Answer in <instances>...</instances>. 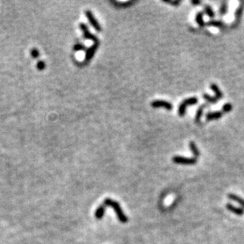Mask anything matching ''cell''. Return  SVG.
Returning a JSON list of instances; mask_svg holds the SVG:
<instances>
[{
    "label": "cell",
    "mask_w": 244,
    "mask_h": 244,
    "mask_svg": "<svg viewBox=\"0 0 244 244\" xmlns=\"http://www.w3.org/2000/svg\"><path fill=\"white\" fill-rule=\"evenodd\" d=\"M104 204L106 206H110L114 209V211L116 213V216L118 217L119 221H120L121 223L126 224V223L128 222V217L123 213L120 205L116 201H115V200H112V199L111 198H106L105 200V201H104Z\"/></svg>",
    "instance_id": "obj_1"
},
{
    "label": "cell",
    "mask_w": 244,
    "mask_h": 244,
    "mask_svg": "<svg viewBox=\"0 0 244 244\" xmlns=\"http://www.w3.org/2000/svg\"><path fill=\"white\" fill-rule=\"evenodd\" d=\"M205 107H207V105H202L199 107V108L198 109L196 115H195V119H194L195 122H197V123H199L200 121H201V118L203 115V111H204Z\"/></svg>",
    "instance_id": "obj_14"
},
{
    "label": "cell",
    "mask_w": 244,
    "mask_h": 244,
    "mask_svg": "<svg viewBox=\"0 0 244 244\" xmlns=\"http://www.w3.org/2000/svg\"><path fill=\"white\" fill-rule=\"evenodd\" d=\"M98 46H99V43H94V44H93L92 47H90L89 49L87 50L86 54H85V63L89 62V60L92 59V57H93V55H94L95 51H96L97 48L98 47Z\"/></svg>",
    "instance_id": "obj_7"
},
{
    "label": "cell",
    "mask_w": 244,
    "mask_h": 244,
    "mask_svg": "<svg viewBox=\"0 0 244 244\" xmlns=\"http://www.w3.org/2000/svg\"><path fill=\"white\" fill-rule=\"evenodd\" d=\"M223 116V112H209L205 115V119L207 121L213 120V119H219Z\"/></svg>",
    "instance_id": "obj_8"
},
{
    "label": "cell",
    "mask_w": 244,
    "mask_h": 244,
    "mask_svg": "<svg viewBox=\"0 0 244 244\" xmlns=\"http://www.w3.org/2000/svg\"><path fill=\"white\" fill-rule=\"evenodd\" d=\"M232 110V105H231L230 103H227V104H225L222 108V112L225 113L229 112H231Z\"/></svg>",
    "instance_id": "obj_21"
},
{
    "label": "cell",
    "mask_w": 244,
    "mask_h": 244,
    "mask_svg": "<svg viewBox=\"0 0 244 244\" xmlns=\"http://www.w3.org/2000/svg\"><path fill=\"white\" fill-rule=\"evenodd\" d=\"M105 209H106V205L104 204V205H101L98 207L95 212V217L97 220H101V219L103 218L104 215H105Z\"/></svg>",
    "instance_id": "obj_10"
},
{
    "label": "cell",
    "mask_w": 244,
    "mask_h": 244,
    "mask_svg": "<svg viewBox=\"0 0 244 244\" xmlns=\"http://www.w3.org/2000/svg\"><path fill=\"white\" fill-rule=\"evenodd\" d=\"M205 12L207 15L209 16L210 18H213L215 17V13L212 10V8L209 5H205Z\"/></svg>",
    "instance_id": "obj_19"
},
{
    "label": "cell",
    "mask_w": 244,
    "mask_h": 244,
    "mask_svg": "<svg viewBox=\"0 0 244 244\" xmlns=\"http://www.w3.org/2000/svg\"><path fill=\"white\" fill-rule=\"evenodd\" d=\"M151 106L154 108H163L167 111H171L173 108V106L171 103L166 101H162V100H156L151 103Z\"/></svg>",
    "instance_id": "obj_4"
},
{
    "label": "cell",
    "mask_w": 244,
    "mask_h": 244,
    "mask_svg": "<svg viewBox=\"0 0 244 244\" xmlns=\"http://www.w3.org/2000/svg\"><path fill=\"white\" fill-rule=\"evenodd\" d=\"M172 161L175 163L179 164H184V165H193L197 163V158H187L181 156H175L172 158Z\"/></svg>",
    "instance_id": "obj_3"
},
{
    "label": "cell",
    "mask_w": 244,
    "mask_h": 244,
    "mask_svg": "<svg viewBox=\"0 0 244 244\" xmlns=\"http://www.w3.org/2000/svg\"><path fill=\"white\" fill-rule=\"evenodd\" d=\"M206 25L208 26H212V27L219 28V29H225V24L223 23L222 22H220V21H216V20H211V21H209V22H207Z\"/></svg>",
    "instance_id": "obj_11"
},
{
    "label": "cell",
    "mask_w": 244,
    "mask_h": 244,
    "mask_svg": "<svg viewBox=\"0 0 244 244\" xmlns=\"http://www.w3.org/2000/svg\"><path fill=\"white\" fill-rule=\"evenodd\" d=\"M189 146H190V148H191V151H192L193 154L194 155L195 158H197L198 156H199V155H200V152H199L197 146L195 145L194 142H191L189 144Z\"/></svg>",
    "instance_id": "obj_17"
},
{
    "label": "cell",
    "mask_w": 244,
    "mask_h": 244,
    "mask_svg": "<svg viewBox=\"0 0 244 244\" xmlns=\"http://www.w3.org/2000/svg\"><path fill=\"white\" fill-rule=\"evenodd\" d=\"M79 27H80V29H81L84 32V38H85V39L92 40L94 42V43H100L97 36L94 35H93V34L89 33V29H88V27H87V26L85 25V23L80 24V25H79Z\"/></svg>",
    "instance_id": "obj_5"
},
{
    "label": "cell",
    "mask_w": 244,
    "mask_h": 244,
    "mask_svg": "<svg viewBox=\"0 0 244 244\" xmlns=\"http://www.w3.org/2000/svg\"><path fill=\"white\" fill-rule=\"evenodd\" d=\"M210 88L215 93V94H216V96L215 97H217L218 100H220V99H222L223 98V93L221 92V90L220 89H219V87L217 86L216 84H214V83H213V84H211L210 85Z\"/></svg>",
    "instance_id": "obj_15"
},
{
    "label": "cell",
    "mask_w": 244,
    "mask_h": 244,
    "mask_svg": "<svg viewBox=\"0 0 244 244\" xmlns=\"http://www.w3.org/2000/svg\"><path fill=\"white\" fill-rule=\"evenodd\" d=\"M31 55H32V56L34 58V59H37V58L39 57L40 53L37 49H36V48H33L31 51Z\"/></svg>",
    "instance_id": "obj_23"
},
{
    "label": "cell",
    "mask_w": 244,
    "mask_h": 244,
    "mask_svg": "<svg viewBox=\"0 0 244 244\" xmlns=\"http://www.w3.org/2000/svg\"><path fill=\"white\" fill-rule=\"evenodd\" d=\"M36 67H37L40 70H43L45 68V63H44L43 61H39L37 63Z\"/></svg>",
    "instance_id": "obj_24"
},
{
    "label": "cell",
    "mask_w": 244,
    "mask_h": 244,
    "mask_svg": "<svg viewBox=\"0 0 244 244\" xmlns=\"http://www.w3.org/2000/svg\"><path fill=\"white\" fill-rule=\"evenodd\" d=\"M203 98L205 99L207 102L210 103V104H216V103L218 101V99H217V97H211V96L206 94V93H204V94H203Z\"/></svg>",
    "instance_id": "obj_18"
},
{
    "label": "cell",
    "mask_w": 244,
    "mask_h": 244,
    "mask_svg": "<svg viewBox=\"0 0 244 244\" xmlns=\"http://www.w3.org/2000/svg\"><path fill=\"white\" fill-rule=\"evenodd\" d=\"M242 10H243L242 6H239V7L237 9L236 12H235V22L234 25H232V28L236 27L239 25V22H240L241 16H242Z\"/></svg>",
    "instance_id": "obj_13"
},
{
    "label": "cell",
    "mask_w": 244,
    "mask_h": 244,
    "mask_svg": "<svg viewBox=\"0 0 244 244\" xmlns=\"http://www.w3.org/2000/svg\"><path fill=\"white\" fill-rule=\"evenodd\" d=\"M164 2H167V3H169V4H171V5H174V6H178V5H179L180 4V1H171V0H170V1H167V0H164L163 1Z\"/></svg>",
    "instance_id": "obj_25"
},
{
    "label": "cell",
    "mask_w": 244,
    "mask_h": 244,
    "mask_svg": "<svg viewBox=\"0 0 244 244\" xmlns=\"http://www.w3.org/2000/svg\"><path fill=\"white\" fill-rule=\"evenodd\" d=\"M228 12V3L226 2H223L221 4V6L220 8V15L224 16L227 14Z\"/></svg>",
    "instance_id": "obj_20"
},
{
    "label": "cell",
    "mask_w": 244,
    "mask_h": 244,
    "mask_svg": "<svg viewBox=\"0 0 244 244\" xmlns=\"http://www.w3.org/2000/svg\"><path fill=\"white\" fill-rule=\"evenodd\" d=\"M203 12H198L196 15V18H195V20H196V22L198 23V25L199 26V27L203 28L205 26V23L204 22V20H203Z\"/></svg>",
    "instance_id": "obj_16"
},
{
    "label": "cell",
    "mask_w": 244,
    "mask_h": 244,
    "mask_svg": "<svg viewBox=\"0 0 244 244\" xmlns=\"http://www.w3.org/2000/svg\"><path fill=\"white\" fill-rule=\"evenodd\" d=\"M191 3L193 4V5H198V4L201 3V1H196V0H193V1H191Z\"/></svg>",
    "instance_id": "obj_26"
},
{
    "label": "cell",
    "mask_w": 244,
    "mask_h": 244,
    "mask_svg": "<svg viewBox=\"0 0 244 244\" xmlns=\"http://www.w3.org/2000/svg\"><path fill=\"white\" fill-rule=\"evenodd\" d=\"M85 47L83 44H81V43H77L75 44L74 47V50L76 51H82V50H85Z\"/></svg>",
    "instance_id": "obj_22"
},
{
    "label": "cell",
    "mask_w": 244,
    "mask_h": 244,
    "mask_svg": "<svg viewBox=\"0 0 244 244\" xmlns=\"http://www.w3.org/2000/svg\"><path fill=\"white\" fill-rule=\"evenodd\" d=\"M226 208L228 210H229L232 213H235V214L239 215V216H242V214L244 213V210L243 209H241V208H237V207L234 206L232 204H227L226 205Z\"/></svg>",
    "instance_id": "obj_9"
},
{
    "label": "cell",
    "mask_w": 244,
    "mask_h": 244,
    "mask_svg": "<svg viewBox=\"0 0 244 244\" xmlns=\"http://www.w3.org/2000/svg\"><path fill=\"white\" fill-rule=\"evenodd\" d=\"M85 15H86V17L88 18V19H89V22H90V24L93 26V27L98 32L101 31V26L99 25V23L97 22L96 18H94V16L93 15L92 12H91L90 10H86V11H85Z\"/></svg>",
    "instance_id": "obj_6"
},
{
    "label": "cell",
    "mask_w": 244,
    "mask_h": 244,
    "mask_svg": "<svg viewBox=\"0 0 244 244\" xmlns=\"http://www.w3.org/2000/svg\"><path fill=\"white\" fill-rule=\"evenodd\" d=\"M228 197L230 200H232V201H236L237 203H239L242 207V209H244V199H242V198H240L238 195L234 194H229Z\"/></svg>",
    "instance_id": "obj_12"
},
{
    "label": "cell",
    "mask_w": 244,
    "mask_h": 244,
    "mask_svg": "<svg viewBox=\"0 0 244 244\" xmlns=\"http://www.w3.org/2000/svg\"><path fill=\"white\" fill-rule=\"evenodd\" d=\"M198 102V99L197 97H190V98H187L186 99V100H184V101L180 104V105H179V107L178 112H179V116L183 117L185 115L186 109H187V106H189V105H197Z\"/></svg>",
    "instance_id": "obj_2"
}]
</instances>
